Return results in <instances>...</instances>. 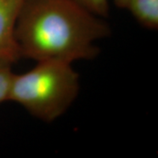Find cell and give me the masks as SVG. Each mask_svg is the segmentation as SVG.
I'll use <instances>...</instances> for the list:
<instances>
[{
    "instance_id": "6da1fadb",
    "label": "cell",
    "mask_w": 158,
    "mask_h": 158,
    "mask_svg": "<svg viewBox=\"0 0 158 158\" xmlns=\"http://www.w3.org/2000/svg\"><path fill=\"white\" fill-rule=\"evenodd\" d=\"M110 34L104 18L74 0H25L15 29L20 58L36 62L92 60Z\"/></svg>"
},
{
    "instance_id": "7a4b0ae2",
    "label": "cell",
    "mask_w": 158,
    "mask_h": 158,
    "mask_svg": "<svg viewBox=\"0 0 158 158\" xmlns=\"http://www.w3.org/2000/svg\"><path fill=\"white\" fill-rule=\"evenodd\" d=\"M28 71L15 74L9 101L22 106L29 114L50 123L72 106L80 90V77L72 63L42 61Z\"/></svg>"
},
{
    "instance_id": "3957f363",
    "label": "cell",
    "mask_w": 158,
    "mask_h": 158,
    "mask_svg": "<svg viewBox=\"0 0 158 158\" xmlns=\"http://www.w3.org/2000/svg\"><path fill=\"white\" fill-rule=\"evenodd\" d=\"M24 1L0 0V59L12 63L20 59L15 29Z\"/></svg>"
},
{
    "instance_id": "277c9868",
    "label": "cell",
    "mask_w": 158,
    "mask_h": 158,
    "mask_svg": "<svg viewBox=\"0 0 158 158\" xmlns=\"http://www.w3.org/2000/svg\"><path fill=\"white\" fill-rule=\"evenodd\" d=\"M126 9L143 27L158 28V0H129Z\"/></svg>"
},
{
    "instance_id": "5b68a950",
    "label": "cell",
    "mask_w": 158,
    "mask_h": 158,
    "mask_svg": "<svg viewBox=\"0 0 158 158\" xmlns=\"http://www.w3.org/2000/svg\"><path fill=\"white\" fill-rule=\"evenodd\" d=\"M12 62L0 59V104L9 101L11 84L14 72L12 71Z\"/></svg>"
},
{
    "instance_id": "8992f818",
    "label": "cell",
    "mask_w": 158,
    "mask_h": 158,
    "mask_svg": "<svg viewBox=\"0 0 158 158\" xmlns=\"http://www.w3.org/2000/svg\"><path fill=\"white\" fill-rule=\"evenodd\" d=\"M84 6L92 13L102 18H106L109 13L108 0H74Z\"/></svg>"
},
{
    "instance_id": "52a82bcc",
    "label": "cell",
    "mask_w": 158,
    "mask_h": 158,
    "mask_svg": "<svg viewBox=\"0 0 158 158\" xmlns=\"http://www.w3.org/2000/svg\"><path fill=\"white\" fill-rule=\"evenodd\" d=\"M115 6L118 8H121V9H126V7L127 6L129 0H113Z\"/></svg>"
}]
</instances>
